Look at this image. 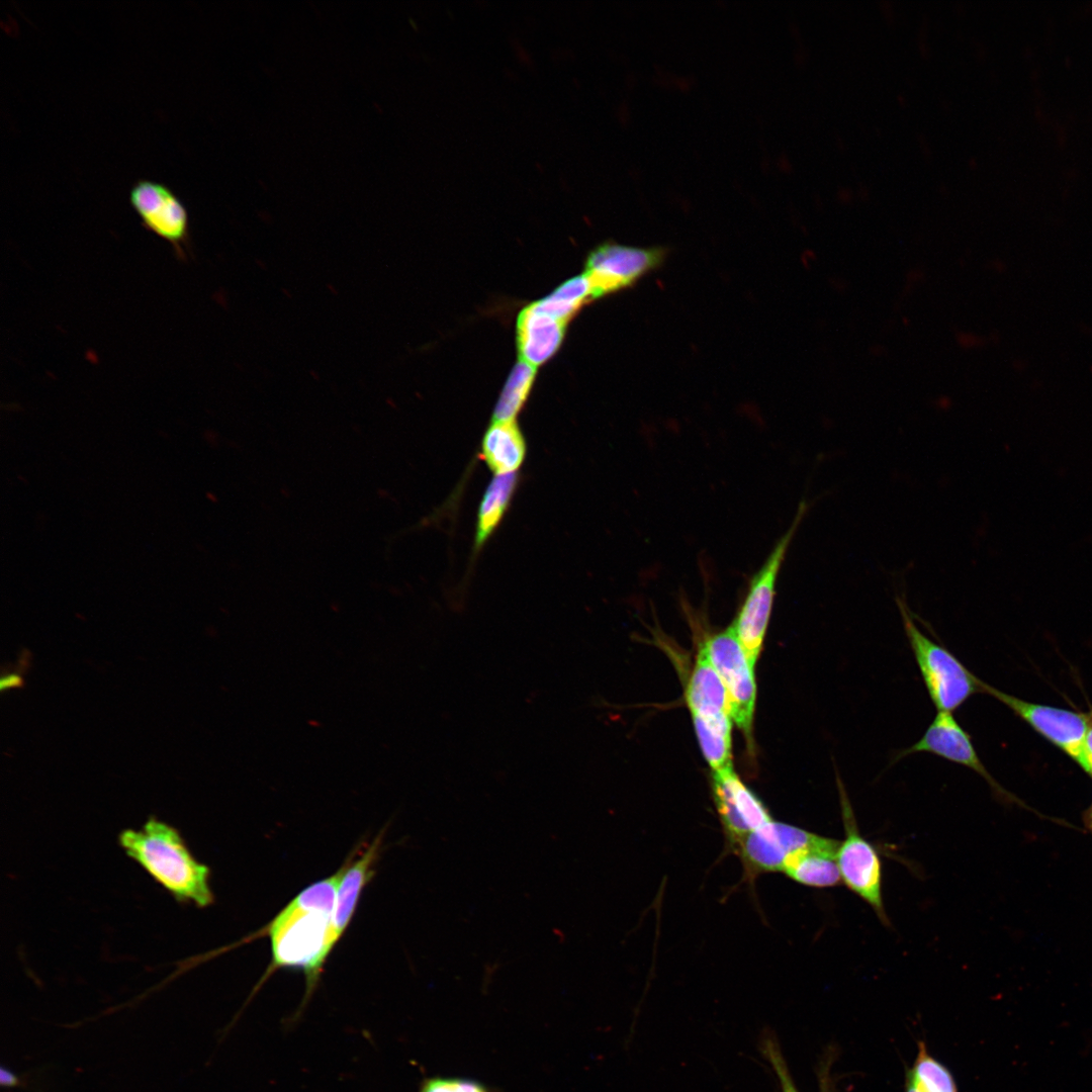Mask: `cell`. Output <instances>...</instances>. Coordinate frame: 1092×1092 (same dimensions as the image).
<instances>
[{
    "label": "cell",
    "instance_id": "6da1fadb",
    "mask_svg": "<svg viewBox=\"0 0 1092 1092\" xmlns=\"http://www.w3.org/2000/svg\"><path fill=\"white\" fill-rule=\"evenodd\" d=\"M344 873L311 884L291 900L268 924L272 965L300 970L306 978L305 1000L312 994L325 961L332 951L331 920Z\"/></svg>",
    "mask_w": 1092,
    "mask_h": 1092
},
{
    "label": "cell",
    "instance_id": "7a4b0ae2",
    "mask_svg": "<svg viewBox=\"0 0 1092 1092\" xmlns=\"http://www.w3.org/2000/svg\"><path fill=\"white\" fill-rule=\"evenodd\" d=\"M118 844L177 902L199 908L213 903L209 868L196 859L174 826L151 816L140 829H123Z\"/></svg>",
    "mask_w": 1092,
    "mask_h": 1092
},
{
    "label": "cell",
    "instance_id": "3957f363",
    "mask_svg": "<svg viewBox=\"0 0 1092 1092\" xmlns=\"http://www.w3.org/2000/svg\"><path fill=\"white\" fill-rule=\"evenodd\" d=\"M898 605L908 642L937 712L952 713L974 694L983 693V680L949 650L922 633L903 602L899 600Z\"/></svg>",
    "mask_w": 1092,
    "mask_h": 1092
},
{
    "label": "cell",
    "instance_id": "277c9868",
    "mask_svg": "<svg viewBox=\"0 0 1092 1092\" xmlns=\"http://www.w3.org/2000/svg\"><path fill=\"white\" fill-rule=\"evenodd\" d=\"M844 827L835 859L841 883L863 900L884 924H889L883 900V870L876 847L859 832L856 819L841 779L836 776Z\"/></svg>",
    "mask_w": 1092,
    "mask_h": 1092
},
{
    "label": "cell",
    "instance_id": "5b68a950",
    "mask_svg": "<svg viewBox=\"0 0 1092 1092\" xmlns=\"http://www.w3.org/2000/svg\"><path fill=\"white\" fill-rule=\"evenodd\" d=\"M807 509V503L801 502L791 527L778 540L765 561L751 577L743 605L732 624L748 659L754 665L770 618L781 567Z\"/></svg>",
    "mask_w": 1092,
    "mask_h": 1092
},
{
    "label": "cell",
    "instance_id": "8992f818",
    "mask_svg": "<svg viewBox=\"0 0 1092 1092\" xmlns=\"http://www.w3.org/2000/svg\"><path fill=\"white\" fill-rule=\"evenodd\" d=\"M704 647L726 689L731 718L750 740L756 699L754 664L748 659L732 626L710 637Z\"/></svg>",
    "mask_w": 1092,
    "mask_h": 1092
},
{
    "label": "cell",
    "instance_id": "52a82bcc",
    "mask_svg": "<svg viewBox=\"0 0 1092 1092\" xmlns=\"http://www.w3.org/2000/svg\"><path fill=\"white\" fill-rule=\"evenodd\" d=\"M983 693L989 694L1010 708L1038 734L1067 753L1079 765L1083 760L1084 740L1092 718L1063 708L1034 704L1001 692L982 681Z\"/></svg>",
    "mask_w": 1092,
    "mask_h": 1092
},
{
    "label": "cell",
    "instance_id": "ba28073f",
    "mask_svg": "<svg viewBox=\"0 0 1092 1092\" xmlns=\"http://www.w3.org/2000/svg\"><path fill=\"white\" fill-rule=\"evenodd\" d=\"M129 203L149 232L171 244L184 257L189 241V217L179 196L165 183L138 179L129 190Z\"/></svg>",
    "mask_w": 1092,
    "mask_h": 1092
},
{
    "label": "cell",
    "instance_id": "9c48e42d",
    "mask_svg": "<svg viewBox=\"0 0 1092 1092\" xmlns=\"http://www.w3.org/2000/svg\"><path fill=\"white\" fill-rule=\"evenodd\" d=\"M664 251L658 248H635L607 243L590 252L584 275L594 299L635 283L658 266Z\"/></svg>",
    "mask_w": 1092,
    "mask_h": 1092
},
{
    "label": "cell",
    "instance_id": "30bf717a",
    "mask_svg": "<svg viewBox=\"0 0 1092 1092\" xmlns=\"http://www.w3.org/2000/svg\"><path fill=\"white\" fill-rule=\"evenodd\" d=\"M712 794L733 849L746 834L772 820L760 799L741 782L732 767L713 771Z\"/></svg>",
    "mask_w": 1092,
    "mask_h": 1092
},
{
    "label": "cell",
    "instance_id": "8fae6325",
    "mask_svg": "<svg viewBox=\"0 0 1092 1092\" xmlns=\"http://www.w3.org/2000/svg\"><path fill=\"white\" fill-rule=\"evenodd\" d=\"M918 752L932 753L973 769L989 783L998 796L1013 801L1012 795L1002 789L988 772L977 754L971 735L959 724L952 713L937 712L922 737L901 750L895 760Z\"/></svg>",
    "mask_w": 1092,
    "mask_h": 1092
},
{
    "label": "cell",
    "instance_id": "7c38bea8",
    "mask_svg": "<svg viewBox=\"0 0 1092 1092\" xmlns=\"http://www.w3.org/2000/svg\"><path fill=\"white\" fill-rule=\"evenodd\" d=\"M566 323L536 308L533 303L519 314L518 349L521 361L533 367L545 363L558 350Z\"/></svg>",
    "mask_w": 1092,
    "mask_h": 1092
},
{
    "label": "cell",
    "instance_id": "4fadbf2b",
    "mask_svg": "<svg viewBox=\"0 0 1092 1092\" xmlns=\"http://www.w3.org/2000/svg\"><path fill=\"white\" fill-rule=\"evenodd\" d=\"M380 844L381 836L379 835L353 862L349 859L348 863L345 864L331 920L330 943L332 948L349 925L361 892L373 876V868L379 855Z\"/></svg>",
    "mask_w": 1092,
    "mask_h": 1092
},
{
    "label": "cell",
    "instance_id": "5bb4252c",
    "mask_svg": "<svg viewBox=\"0 0 1092 1092\" xmlns=\"http://www.w3.org/2000/svg\"><path fill=\"white\" fill-rule=\"evenodd\" d=\"M686 700L693 718L732 719L726 689L704 646L698 652L696 664L690 675Z\"/></svg>",
    "mask_w": 1092,
    "mask_h": 1092
},
{
    "label": "cell",
    "instance_id": "9a60e30c",
    "mask_svg": "<svg viewBox=\"0 0 1092 1092\" xmlns=\"http://www.w3.org/2000/svg\"><path fill=\"white\" fill-rule=\"evenodd\" d=\"M481 456L495 475L513 473L522 465L526 442L515 421H492L482 439Z\"/></svg>",
    "mask_w": 1092,
    "mask_h": 1092
},
{
    "label": "cell",
    "instance_id": "2e32d148",
    "mask_svg": "<svg viewBox=\"0 0 1092 1092\" xmlns=\"http://www.w3.org/2000/svg\"><path fill=\"white\" fill-rule=\"evenodd\" d=\"M836 851L813 849L789 857L784 871L793 881L812 888H830L841 883Z\"/></svg>",
    "mask_w": 1092,
    "mask_h": 1092
},
{
    "label": "cell",
    "instance_id": "e0dca14e",
    "mask_svg": "<svg viewBox=\"0 0 1092 1092\" xmlns=\"http://www.w3.org/2000/svg\"><path fill=\"white\" fill-rule=\"evenodd\" d=\"M518 483L516 472L496 474L488 484L477 514L475 548H480L498 526Z\"/></svg>",
    "mask_w": 1092,
    "mask_h": 1092
},
{
    "label": "cell",
    "instance_id": "ac0fdd59",
    "mask_svg": "<svg viewBox=\"0 0 1092 1092\" xmlns=\"http://www.w3.org/2000/svg\"><path fill=\"white\" fill-rule=\"evenodd\" d=\"M590 299H594L593 289L583 274L562 283L551 294L533 304L539 310L567 323L582 304Z\"/></svg>",
    "mask_w": 1092,
    "mask_h": 1092
},
{
    "label": "cell",
    "instance_id": "d6986e66",
    "mask_svg": "<svg viewBox=\"0 0 1092 1092\" xmlns=\"http://www.w3.org/2000/svg\"><path fill=\"white\" fill-rule=\"evenodd\" d=\"M535 367L520 361L513 368L493 411V422L515 421L532 387Z\"/></svg>",
    "mask_w": 1092,
    "mask_h": 1092
},
{
    "label": "cell",
    "instance_id": "ffe728a7",
    "mask_svg": "<svg viewBox=\"0 0 1092 1092\" xmlns=\"http://www.w3.org/2000/svg\"><path fill=\"white\" fill-rule=\"evenodd\" d=\"M906 1076L923 1092H958L949 1070L929 1055L923 1041L918 1042L916 1059Z\"/></svg>",
    "mask_w": 1092,
    "mask_h": 1092
},
{
    "label": "cell",
    "instance_id": "44dd1931",
    "mask_svg": "<svg viewBox=\"0 0 1092 1092\" xmlns=\"http://www.w3.org/2000/svg\"><path fill=\"white\" fill-rule=\"evenodd\" d=\"M762 1051L778 1075L783 1092H798L776 1040L767 1036L762 1042Z\"/></svg>",
    "mask_w": 1092,
    "mask_h": 1092
},
{
    "label": "cell",
    "instance_id": "7402d4cb",
    "mask_svg": "<svg viewBox=\"0 0 1092 1092\" xmlns=\"http://www.w3.org/2000/svg\"><path fill=\"white\" fill-rule=\"evenodd\" d=\"M420 1092H487L486 1089L472 1081L461 1079L431 1078L421 1086Z\"/></svg>",
    "mask_w": 1092,
    "mask_h": 1092
},
{
    "label": "cell",
    "instance_id": "603a6c76",
    "mask_svg": "<svg viewBox=\"0 0 1092 1092\" xmlns=\"http://www.w3.org/2000/svg\"><path fill=\"white\" fill-rule=\"evenodd\" d=\"M954 338L957 344L964 350L977 349L985 344V339L973 332L958 331Z\"/></svg>",
    "mask_w": 1092,
    "mask_h": 1092
},
{
    "label": "cell",
    "instance_id": "cb8c5ba5",
    "mask_svg": "<svg viewBox=\"0 0 1092 1092\" xmlns=\"http://www.w3.org/2000/svg\"><path fill=\"white\" fill-rule=\"evenodd\" d=\"M1080 766L1092 777V718L1084 740L1083 760Z\"/></svg>",
    "mask_w": 1092,
    "mask_h": 1092
},
{
    "label": "cell",
    "instance_id": "d4e9b609",
    "mask_svg": "<svg viewBox=\"0 0 1092 1092\" xmlns=\"http://www.w3.org/2000/svg\"><path fill=\"white\" fill-rule=\"evenodd\" d=\"M924 276H925V273H924V271L922 269H920V268L910 269L908 271V273L906 274L907 283H906V286H905V289H904L905 293L907 294L908 292H910V290L913 289V287H915L917 284H919L921 281H923Z\"/></svg>",
    "mask_w": 1092,
    "mask_h": 1092
},
{
    "label": "cell",
    "instance_id": "484cf974",
    "mask_svg": "<svg viewBox=\"0 0 1092 1092\" xmlns=\"http://www.w3.org/2000/svg\"><path fill=\"white\" fill-rule=\"evenodd\" d=\"M23 686V679L18 673H7L0 679V690H10Z\"/></svg>",
    "mask_w": 1092,
    "mask_h": 1092
},
{
    "label": "cell",
    "instance_id": "4316f807",
    "mask_svg": "<svg viewBox=\"0 0 1092 1092\" xmlns=\"http://www.w3.org/2000/svg\"><path fill=\"white\" fill-rule=\"evenodd\" d=\"M0 1071H1L0 1081H1L2 1086H4V1087H14V1086L18 1085L17 1084L18 1083L17 1076L14 1073H12L9 1069H6V1067L2 1066Z\"/></svg>",
    "mask_w": 1092,
    "mask_h": 1092
},
{
    "label": "cell",
    "instance_id": "83f0119b",
    "mask_svg": "<svg viewBox=\"0 0 1092 1092\" xmlns=\"http://www.w3.org/2000/svg\"><path fill=\"white\" fill-rule=\"evenodd\" d=\"M836 198L842 204H849L854 198V192L849 187L840 186L836 191Z\"/></svg>",
    "mask_w": 1092,
    "mask_h": 1092
},
{
    "label": "cell",
    "instance_id": "f1b7e54d",
    "mask_svg": "<svg viewBox=\"0 0 1092 1092\" xmlns=\"http://www.w3.org/2000/svg\"><path fill=\"white\" fill-rule=\"evenodd\" d=\"M880 9L888 22H893L895 20V9L891 1H880Z\"/></svg>",
    "mask_w": 1092,
    "mask_h": 1092
},
{
    "label": "cell",
    "instance_id": "f546056e",
    "mask_svg": "<svg viewBox=\"0 0 1092 1092\" xmlns=\"http://www.w3.org/2000/svg\"><path fill=\"white\" fill-rule=\"evenodd\" d=\"M830 285L834 291L839 293L845 292L848 289V282L839 276H833L830 280Z\"/></svg>",
    "mask_w": 1092,
    "mask_h": 1092
},
{
    "label": "cell",
    "instance_id": "4dcf8cb0",
    "mask_svg": "<svg viewBox=\"0 0 1092 1092\" xmlns=\"http://www.w3.org/2000/svg\"><path fill=\"white\" fill-rule=\"evenodd\" d=\"M926 35H927L926 28L924 27V24H923V25H921V29L919 30V34H918V48H919V51H920V53L922 55H928L929 54V51L926 49L927 48Z\"/></svg>",
    "mask_w": 1092,
    "mask_h": 1092
},
{
    "label": "cell",
    "instance_id": "1f68e13d",
    "mask_svg": "<svg viewBox=\"0 0 1092 1092\" xmlns=\"http://www.w3.org/2000/svg\"><path fill=\"white\" fill-rule=\"evenodd\" d=\"M871 355L875 357H883L888 354V350L881 344H876L870 348Z\"/></svg>",
    "mask_w": 1092,
    "mask_h": 1092
},
{
    "label": "cell",
    "instance_id": "d6a6232c",
    "mask_svg": "<svg viewBox=\"0 0 1092 1092\" xmlns=\"http://www.w3.org/2000/svg\"><path fill=\"white\" fill-rule=\"evenodd\" d=\"M1083 821L1086 828L1092 833V803L1084 812Z\"/></svg>",
    "mask_w": 1092,
    "mask_h": 1092
},
{
    "label": "cell",
    "instance_id": "836d02e7",
    "mask_svg": "<svg viewBox=\"0 0 1092 1092\" xmlns=\"http://www.w3.org/2000/svg\"><path fill=\"white\" fill-rule=\"evenodd\" d=\"M918 141H919V145H920V148H921V150H922V153H923V154H924L925 156H928V157H929V156L931 155V149H930V147L928 146V142L926 141L925 136H924V135H920V136L918 138Z\"/></svg>",
    "mask_w": 1092,
    "mask_h": 1092
},
{
    "label": "cell",
    "instance_id": "e575fe53",
    "mask_svg": "<svg viewBox=\"0 0 1092 1092\" xmlns=\"http://www.w3.org/2000/svg\"><path fill=\"white\" fill-rule=\"evenodd\" d=\"M906 1092H923L909 1077L906 1076Z\"/></svg>",
    "mask_w": 1092,
    "mask_h": 1092
},
{
    "label": "cell",
    "instance_id": "d590c367",
    "mask_svg": "<svg viewBox=\"0 0 1092 1092\" xmlns=\"http://www.w3.org/2000/svg\"><path fill=\"white\" fill-rule=\"evenodd\" d=\"M857 193H858V197L861 200H868L869 197H870V190H869L868 186L864 185V184H860V186L858 187Z\"/></svg>",
    "mask_w": 1092,
    "mask_h": 1092
},
{
    "label": "cell",
    "instance_id": "8d00e7d4",
    "mask_svg": "<svg viewBox=\"0 0 1092 1092\" xmlns=\"http://www.w3.org/2000/svg\"><path fill=\"white\" fill-rule=\"evenodd\" d=\"M897 100H898V102H899V103H900L901 105H905V104H906V102H907V98H906V97H905V95H903V94H899V95L897 96Z\"/></svg>",
    "mask_w": 1092,
    "mask_h": 1092
},
{
    "label": "cell",
    "instance_id": "74e56055",
    "mask_svg": "<svg viewBox=\"0 0 1092 1092\" xmlns=\"http://www.w3.org/2000/svg\"><path fill=\"white\" fill-rule=\"evenodd\" d=\"M901 320H902V324H903V326H905V327H908V326L910 325V320H909V317H908V316H905V315H904V316H902V318H901Z\"/></svg>",
    "mask_w": 1092,
    "mask_h": 1092
}]
</instances>
